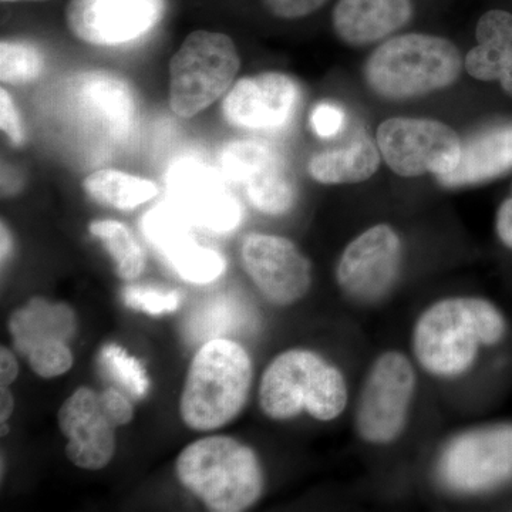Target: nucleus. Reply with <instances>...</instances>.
Masks as SVG:
<instances>
[{
    "mask_svg": "<svg viewBox=\"0 0 512 512\" xmlns=\"http://www.w3.org/2000/svg\"><path fill=\"white\" fill-rule=\"evenodd\" d=\"M416 383L409 357L396 350L377 357L357 402L355 424L360 439L375 446L399 439L406 429Z\"/></svg>",
    "mask_w": 512,
    "mask_h": 512,
    "instance_id": "obj_7",
    "label": "nucleus"
},
{
    "mask_svg": "<svg viewBox=\"0 0 512 512\" xmlns=\"http://www.w3.org/2000/svg\"><path fill=\"white\" fill-rule=\"evenodd\" d=\"M83 190L99 204L121 211L134 210L158 194L157 185L151 181L116 170L90 174L83 181Z\"/></svg>",
    "mask_w": 512,
    "mask_h": 512,
    "instance_id": "obj_25",
    "label": "nucleus"
},
{
    "mask_svg": "<svg viewBox=\"0 0 512 512\" xmlns=\"http://www.w3.org/2000/svg\"><path fill=\"white\" fill-rule=\"evenodd\" d=\"M403 245L396 229L377 224L345 248L336 266V281L348 298L375 303L386 298L402 268Z\"/></svg>",
    "mask_w": 512,
    "mask_h": 512,
    "instance_id": "obj_9",
    "label": "nucleus"
},
{
    "mask_svg": "<svg viewBox=\"0 0 512 512\" xmlns=\"http://www.w3.org/2000/svg\"><path fill=\"white\" fill-rule=\"evenodd\" d=\"M128 308L147 315L173 313L180 308L181 295L177 291H163L153 286H126L121 293Z\"/></svg>",
    "mask_w": 512,
    "mask_h": 512,
    "instance_id": "obj_29",
    "label": "nucleus"
},
{
    "mask_svg": "<svg viewBox=\"0 0 512 512\" xmlns=\"http://www.w3.org/2000/svg\"><path fill=\"white\" fill-rule=\"evenodd\" d=\"M301 103V89L284 73H261L239 80L222 101L231 126L251 131H275L288 126Z\"/></svg>",
    "mask_w": 512,
    "mask_h": 512,
    "instance_id": "obj_17",
    "label": "nucleus"
},
{
    "mask_svg": "<svg viewBox=\"0 0 512 512\" xmlns=\"http://www.w3.org/2000/svg\"><path fill=\"white\" fill-rule=\"evenodd\" d=\"M13 410H15V399H13L8 387L2 386V392H0V421L5 423L12 416Z\"/></svg>",
    "mask_w": 512,
    "mask_h": 512,
    "instance_id": "obj_36",
    "label": "nucleus"
},
{
    "mask_svg": "<svg viewBox=\"0 0 512 512\" xmlns=\"http://www.w3.org/2000/svg\"><path fill=\"white\" fill-rule=\"evenodd\" d=\"M512 170V123L484 128L468 137L460 163L437 181L446 188L490 183Z\"/></svg>",
    "mask_w": 512,
    "mask_h": 512,
    "instance_id": "obj_19",
    "label": "nucleus"
},
{
    "mask_svg": "<svg viewBox=\"0 0 512 512\" xmlns=\"http://www.w3.org/2000/svg\"><path fill=\"white\" fill-rule=\"evenodd\" d=\"M10 252H12V238H10L9 229L2 222V264H5Z\"/></svg>",
    "mask_w": 512,
    "mask_h": 512,
    "instance_id": "obj_37",
    "label": "nucleus"
},
{
    "mask_svg": "<svg viewBox=\"0 0 512 512\" xmlns=\"http://www.w3.org/2000/svg\"><path fill=\"white\" fill-rule=\"evenodd\" d=\"M9 332L15 348L26 357L42 346L69 343L76 333V316L64 303L35 298L13 312L9 319Z\"/></svg>",
    "mask_w": 512,
    "mask_h": 512,
    "instance_id": "obj_21",
    "label": "nucleus"
},
{
    "mask_svg": "<svg viewBox=\"0 0 512 512\" xmlns=\"http://www.w3.org/2000/svg\"><path fill=\"white\" fill-rule=\"evenodd\" d=\"M477 46L467 53L464 67L481 82H500L512 97V15L495 9L484 13L476 28Z\"/></svg>",
    "mask_w": 512,
    "mask_h": 512,
    "instance_id": "obj_20",
    "label": "nucleus"
},
{
    "mask_svg": "<svg viewBox=\"0 0 512 512\" xmlns=\"http://www.w3.org/2000/svg\"><path fill=\"white\" fill-rule=\"evenodd\" d=\"M376 143L390 170L406 178L443 177L456 170L463 150L460 137L447 124L409 117L383 121Z\"/></svg>",
    "mask_w": 512,
    "mask_h": 512,
    "instance_id": "obj_8",
    "label": "nucleus"
},
{
    "mask_svg": "<svg viewBox=\"0 0 512 512\" xmlns=\"http://www.w3.org/2000/svg\"><path fill=\"white\" fill-rule=\"evenodd\" d=\"M272 15L281 19H301L322 8L328 0H262Z\"/></svg>",
    "mask_w": 512,
    "mask_h": 512,
    "instance_id": "obj_33",
    "label": "nucleus"
},
{
    "mask_svg": "<svg viewBox=\"0 0 512 512\" xmlns=\"http://www.w3.org/2000/svg\"><path fill=\"white\" fill-rule=\"evenodd\" d=\"M507 322L493 302L476 296H453L429 306L413 329V352L431 376H463L481 348L503 340Z\"/></svg>",
    "mask_w": 512,
    "mask_h": 512,
    "instance_id": "obj_1",
    "label": "nucleus"
},
{
    "mask_svg": "<svg viewBox=\"0 0 512 512\" xmlns=\"http://www.w3.org/2000/svg\"><path fill=\"white\" fill-rule=\"evenodd\" d=\"M0 127L13 146H22L26 141L25 128L12 97L5 89L0 90Z\"/></svg>",
    "mask_w": 512,
    "mask_h": 512,
    "instance_id": "obj_32",
    "label": "nucleus"
},
{
    "mask_svg": "<svg viewBox=\"0 0 512 512\" xmlns=\"http://www.w3.org/2000/svg\"><path fill=\"white\" fill-rule=\"evenodd\" d=\"M174 207L198 227L227 234L238 227L242 208L217 171L194 160H181L167 174Z\"/></svg>",
    "mask_w": 512,
    "mask_h": 512,
    "instance_id": "obj_14",
    "label": "nucleus"
},
{
    "mask_svg": "<svg viewBox=\"0 0 512 512\" xmlns=\"http://www.w3.org/2000/svg\"><path fill=\"white\" fill-rule=\"evenodd\" d=\"M84 109L116 138L130 134L136 117V101L127 83L110 74H90L80 84Z\"/></svg>",
    "mask_w": 512,
    "mask_h": 512,
    "instance_id": "obj_22",
    "label": "nucleus"
},
{
    "mask_svg": "<svg viewBox=\"0 0 512 512\" xmlns=\"http://www.w3.org/2000/svg\"><path fill=\"white\" fill-rule=\"evenodd\" d=\"M311 123L319 137L336 136L345 124V113L332 103H320L312 111Z\"/></svg>",
    "mask_w": 512,
    "mask_h": 512,
    "instance_id": "obj_31",
    "label": "nucleus"
},
{
    "mask_svg": "<svg viewBox=\"0 0 512 512\" xmlns=\"http://www.w3.org/2000/svg\"><path fill=\"white\" fill-rule=\"evenodd\" d=\"M412 16V0H339L332 23L342 42L359 47L393 35Z\"/></svg>",
    "mask_w": 512,
    "mask_h": 512,
    "instance_id": "obj_18",
    "label": "nucleus"
},
{
    "mask_svg": "<svg viewBox=\"0 0 512 512\" xmlns=\"http://www.w3.org/2000/svg\"><path fill=\"white\" fill-rule=\"evenodd\" d=\"M259 404L269 419L285 421L306 412L338 419L348 406V384L339 367L308 349H291L269 363L259 383Z\"/></svg>",
    "mask_w": 512,
    "mask_h": 512,
    "instance_id": "obj_4",
    "label": "nucleus"
},
{
    "mask_svg": "<svg viewBox=\"0 0 512 512\" xmlns=\"http://www.w3.org/2000/svg\"><path fill=\"white\" fill-rule=\"evenodd\" d=\"M178 480L217 512L248 510L261 498L265 477L251 447L227 436L204 437L181 451Z\"/></svg>",
    "mask_w": 512,
    "mask_h": 512,
    "instance_id": "obj_2",
    "label": "nucleus"
},
{
    "mask_svg": "<svg viewBox=\"0 0 512 512\" xmlns=\"http://www.w3.org/2000/svg\"><path fill=\"white\" fill-rule=\"evenodd\" d=\"M222 173L244 187L255 210L284 215L296 202V185L284 157L258 141H235L222 150Z\"/></svg>",
    "mask_w": 512,
    "mask_h": 512,
    "instance_id": "obj_11",
    "label": "nucleus"
},
{
    "mask_svg": "<svg viewBox=\"0 0 512 512\" xmlns=\"http://www.w3.org/2000/svg\"><path fill=\"white\" fill-rule=\"evenodd\" d=\"M3 3H16V2H46V0H2Z\"/></svg>",
    "mask_w": 512,
    "mask_h": 512,
    "instance_id": "obj_38",
    "label": "nucleus"
},
{
    "mask_svg": "<svg viewBox=\"0 0 512 512\" xmlns=\"http://www.w3.org/2000/svg\"><path fill=\"white\" fill-rule=\"evenodd\" d=\"M254 369L247 350L235 340H210L192 359L180 400V414L192 430L211 431L244 410Z\"/></svg>",
    "mask_w": 512,
    "mask_h": 512,
    "instance_id": "obj_3",
    "label": "nucleus"
},
{
    "mask_svg": "<svg viewBox=\"0 0 512 512\" xmlns=\"http://www.w3.org/2000/svg\"><path fill=\"white\" fill-rule=\"evenodd\" d=\"M463 70L457 46L444 37L409 33L377 47L365 64L367 86L382 99H416L447 89Z\"/></svg>",
    "mask_w": 512,
    "mask_h": 512,
    "instance_id": "obj_5",
    "label": "nucleus"
},
{
    "mask_svg": "<svg viewBox=\"0 0 512 512\" xmlns=\"http://www.w3.org/2000/svg\"><path fill=\"white\" fill-rule=\"evenodd\" d=\"M495 231L505 247L512 249V190L510 197L505 198L498 208Z\"/></svg>",
    "mask_w": 512,
    "mask_h": 512,
    "instance_id": "obj_34",
    "label": "nucleus"
},
{
    "mask_svg": "<svg viewBox=\"0 0 512 512\" xmlns=\"http://www.w3.org/2000/svg\"><path fill=\"white\" fill-rule=\"evenodd\" d=\"M19 375L18 360L9 349H0V383L9 387Z\"/></svg>",
    "mask_w": 512,
    "mask_h": 512,
    "instance_id": "obj_35",
    "label": "nucleus"
},
{
    "mask_svg": "<svg viewBox=\"0 0 512 512\" xmlns=\"http://www.w3.org/2000/svg\"><path fill=\"white\" fill-rule=\"evenodd\" d=\"M26 359L33 372L45 379L64 375L72 369L74 363L72 350L66 342L52 343L32 350Z\"/></svg>",
    "mask_w": 512,
    "mask_h": 512,
    "instance_id": "obj_30",
    "label": "nucleus"
},
{
    "mask_svg": "<svg viewBox=\"0 0 512 512\" xmlns=\"http://www.w3.org/2000/svg\"><path fill=\"white\" fill-rule=\"evenodd\" d=\"M59 427L67 439L66 456L83 470H101L116 453L120 427L103 393L80 387L59 410Z\"/></svg>",
    "mask_w": 512,
    "mask_h": 512,
    "instance_id": "obj_15",
    "label": "nucleus"
},
{
    "mask_svg": "<svg viewBox=\"0 0 512 512\" xmlns=\"http://www.w3.org/2000/svg\"><path fill=\"white\" fill-rule=\"evenodd\" d=\"M45 69V57L36 46L26 42L0 43V79L3 83L22 86L39 79Z\"/></svg>",
    "mask_w": 512,
    "mask_h": 512,
    "instance_id": "obj_27",
    "label": "nucleus"
},
{
    "mask_svg": "<svg viewBox=\"0 0 512 512\" xmlns=\"http://www.w3.org/2000/svg\"><path fill=\"white\" fill-rule=\"evenodd\" d=\"M165 0H72L66 23L72 35L93 46H119L156 28Z\"/></svg>",
    "mask_w": 512,
    "mask_h": 512,
    "instance_id": "obj_13",
    "label": "nucleus"
},
{
    "mask_svg": "<svg viewBox=\"0 0 512 512\" xmlns=\"http://www.w3.org/2000/svg\"><path fill=\"white\" fill-rule=\"evenodd\" d=\"M89 231L103 242L121 279L134 281L143 274L146 264L143 248L126 225L111 220L94 221L90 224Z\"/></svg>",
    "mask_w": 512,
    "mask_h": 512,
    "instance_id": "obj_26",
    "label": "nucleus"
},
{
    "mask_svg": "<svg viewBox=\"0 0 512 512\" xmlns=\"http://www.w3.org/2000/svg\"><path fill=\"white\" fill-rule=\"evenodd\" d=\"M241 256L251 281L275 305H293L311 289V262L289 239L249 234L242 242Z\"/></svg>",
    "mask_w": 512,
    "mask_h": 512,
    "instance_id": "obj_12",
    "label": "nucleus"
},
{
    "mask_svg": "<svg viewBox=\"0 0 512 512\" xmlns=\"http://www.w3.org/2000/svg\"><path fill=\"white\" fill-rule=\"evenodd\" d=\"M380 150L366 134L346 146L322 151L309 161L313 180L326 185L357 184L369 180L380 165Z\"/></svg>",
    "mask_w": 512,
    "mask_h": 512,
    "instance_id": "obj_23",
    "label": "nucleus"
},
{
    "mask_svg": "<svg viewBox=\"0 0 512 512\" xmlns=\"http://www.w3.org/2000/svg\"><path fill=\"white\" fill-rule=\"evenodd\" d=\"M444 483L460 493H483L512 477V426L484 427L460 434L440 461Z\"/></svg>",
    "mask_w": 512,
    "mask_h": 512,
    "instance_id": "obj_10",
    "label": "nucleus"
},
{
    "mask_svg": "<svg viewBox=\"0 0 512 512\" xmlns=\"http://www.w3.org/2000/svg\"><path fill=\"white\" fill-rule=\"evenodd\" d=\"M251 323L252 313L244 302L231 295H218L191 313L185 323V336L194 345H204L244 332L251 328Z\"/></svg>",
    "mask_w": 512,
    "mask_h": 512,
    "instance_id": "obj_24",
    "label": "nucleus"
},
{
    "mask_svg": "<svg viewBox=\"0 0 512 512\" xmlns=\"http://www.w3.org/2000/svg\"><path fill=\"white\" fill-rule=\"evenodd\" d=\"M241 67L237 46L222 33L197 30L170 62L171 110L191 119L227 93Z\"/></svg>",
    "mask_w": 512,
    "mask_h": 512,
    "instance_id": "obj_6",
    "label": "nucleus"
},
{
    "mask_svg": "<svg viewBox=\"0 0 512 512\" xmlns=\"http://www.w3.org/2000/svg\"><path fill=\"white\" fill-rule=\"evenodd\" d=\"M100 363L128 393L136 397H143L147 393L150 380L146 370L136 357L128 355L120 346H104L100 352Z\"/></svg>",
    "mask_w": 512,
    "mask_h": 512,
    "instance_id": "obj_28",
    "label": "nucleus"
},
{
    "mask_svg": "<svg viewBox=\"0 0 512 512\" xmlns=\"http://www.w3.org/2000/svg\"><path fill=\"white\" fill-rule=\"evenodd\" d=\"M191 224L174 205L160 204L147 212L141 229L181 279L191 284H210L224 274L227 262L220 252L198 244Z\"/></svg>",
    "mask_w": 512,
    "mask_h": 512,
    "instance_id": "obj_16",
    "label": "nucleus"
}]
</instances>
